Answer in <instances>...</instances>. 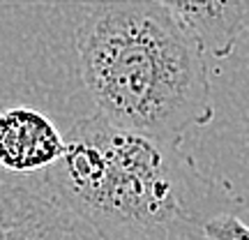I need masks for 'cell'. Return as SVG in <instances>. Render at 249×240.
Returning a JSON list of instances; mask_svg holds the SVG:
<instances>
[{"mask_svg":"<svg viewBox=\"0 0 249 240\" xmlns=\"http://www.w3.org/2000/svg\"><path fill=\"white\" fill-rule=\"evenodd\" d=\"M74 49L81 81L111 123L166 141L213 123L203 44L155 0H79Z\"/></svg>","mask_w":249,"mask_h":240,"instance_id":"2","label":"cell"},{"mask_svg":"<svg viewBox=\"0 0 249 240\" xmlns=\"http://www.w3.org/2000/svg\"><path fill=\"white\" fill-rule=\"evenodd\" d=\"M44 183L97 240H203L210 217L247 208L182 141L124 129L99 111L74 123Z\"/></svg>","mask_w":249,"mask_h":240,"instance_id":"1","label":"cell"},{"mask_svg":"<svg viewBox=\"0 0 249 240\" xmlns=\"http://www.w3.org/2000/svg\"><path fill=\"white\" fill-rule=\"evenodd\" d=\"M0 240H76V217L46 189L0 183Z\"/></svg>","mask_w":249,"mask_h":240,"instance_id":"4","label":"cell"},{"mask_svg":"<svg viewBox=\"0 0 249 240\" xmlns=\"http://www.w3.org/2000/svg\"><path fill=\"white\" fill-rule=\"evenodd\" d=\"M185 23L205 54L229 58L245 35H249V0H155Z\"/></svg>","mask_w":249,"mask_h":240,"instance_id":"5","label":"cell"},{"mask_svg":"<svg viewBox=\"0 0 249 240\" xmlns=\"http://www.w3.org/2000/svg\"><path fill=\"white\" fill-rule=\"evenodd\" d=\"M203 240H249V224L238 213H219L205 222Z\"/></svg>","mask_w":249,"mask_h":240,"instance_id":"6","label":"cell"},{"mask_svg":"<svg viewBox=\"0 0 249 240\" xmlns=\"http://www.w3.org/2000/svg\"><path fill=\"white\" fill-rule=\"evenodd\" d=\"M65 134L44 111L12 107L0 111V166L12 173H44L62 155Z\"/></svg>","mask_w":249,"mask_h":240,"instance_id":"3","label":"cell"}]
</instances>
